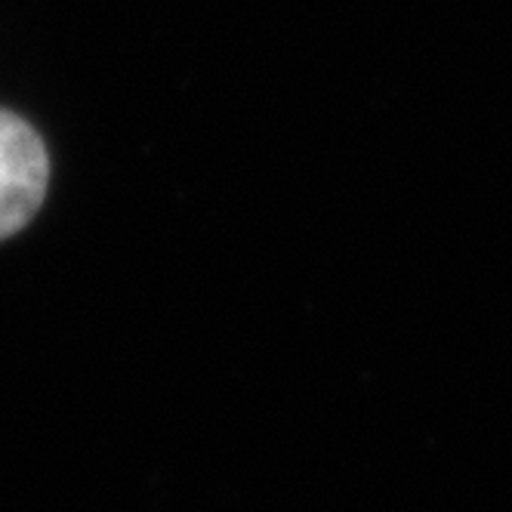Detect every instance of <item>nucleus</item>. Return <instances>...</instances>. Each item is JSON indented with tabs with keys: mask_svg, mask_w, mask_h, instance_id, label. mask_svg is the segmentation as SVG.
Returning a JSON list of instances; mask_svg holds the SVG:
<instances>
[{
	"mask_svg": "<svg viewBox=\"0 0 512 512\" xmlns=\"http://www.w3.org/2000/svg\"><path fill=\"white\" fill-rule=\"evenodd\" d=\"M50 158L31 124L0 108V241L16 235L41 210Z\"/></svg>",
	"mask_w": 512,
	"mask_h": 512,
	"instance_id": "f257e3e1",
	"label": "nucleus"
}]
</instances>
